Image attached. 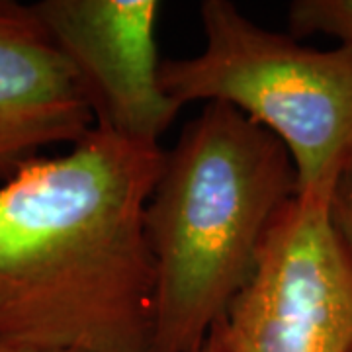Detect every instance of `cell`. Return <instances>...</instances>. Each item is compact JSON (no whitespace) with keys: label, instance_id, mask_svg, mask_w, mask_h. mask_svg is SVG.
<instances>
[{"label":"cell","instance_id":"6","mask_svg":"<svg viewBox=\"0 0 352 352\" xmlns=\"http://www.w3.org/2000/svg\"><path fill=\"white\" fill-rule=\"evenodd\" d=\"M94 127L92 100L34 6L0 0V182Z\"/></svg>","mask_w":352,"mask_h":352},{"label":"cell","instance_id":"7","mask_svg":"<svg viewBox=\"0 0 352 352\" xmlns=\"http://www.w3.org/2000/svg\"><path fill=\"white\" fill-rule=\"evenodd\" d=\"M294 38L327 34L352 47V0H296L288 10Z\"/></svg>","mask_w":352,"mask_h":352},{"label":"cell","instance_id":"1","mask_svg":"<svg viewBox=\"0 0 352 352\" xmlns=\"http://www.w3.org/2000/svg\"><path fill=\"white\" fill-rule=\"evenodd\" d=\"M161 145L96 126L0 182V342L153 352L155 266L145 210Z\"/></svg>","mask_w":352,"mask_h":352},{"label":"cell","instance_id":"3","mask_svg":"<svg viewBox=\"0 0 352 352\" xmlns=\"http://www.w3.org/2000/svg\"><path fill=\"white\" fill-rule=\"evenodd\" d=\"M200 18L206 45L188 59H164V92L180 108L233 106L286 147L298 194L333 188L352 151V47H305L227 0H204Z\"/></svg>","mask_w":352,"mask_h":352},{"label":"cell","instance_id":"2","mask_svg":"<svg viewBox=\"0 0 352 352\" xmlns=\"http://www.w3.org/2000/svg\"><path fill=\"white\" fill-rule=\"evenodd\" d=\"M296 196L286 147L233 106L204 104L173 151H164L145 210L155 266L153 352L204 346Z\"/></svg>","mask_w":352,"mask_h":352},{"label":"cell","instance_id":"9","mask_svg":"<svg viewBox=\"0 0 352 352\" xmlns=\"http://www.w3.org/2000/svg\"><path fill=\"white\" fill-rule=\"evenodd\" d=\"M196 352H229L227 346L223 344L221 337L217 335V331H212V335L208 337V340L204 342V346H200Z\"/></svg>","mask_w":352,"mask_h":352},{"label":"cell","instance_id":"8","mask_svg":"<svg viewBox=\"0 0 352 352\" xmlns=\"http://www.w3.org/2000/svg\"><path fill=\"white\" fill-rule=\"evenodd\" d=\"M329 217L352 263V151L335 178L329 196Z\"/></svg>","mask_w":352,"mask_h":352},{"label":"cell","instance_id":"5","mask_svg":"<svg viewBox=\"0 0 352 352\" xmlns=\"http://www.w3.org/2000/svg\"><path fill=\"white\" fill-rule=\"evenodd\" d=\"M88 92L96 126L159 145L182 110L161 87L157 0H41L32 4Z\"/></svg>","mask_w":352,"mask_h":352},{"label":"cell","instance_id":"4","mask_svg":"<svg viewBox=\"0 0 352 352\" xmlns=\"http://www.w3.org/2000/svg\"><path fill=\"white\" fill-rule=\"evenodd\" d=\"M329 196L298 194L278 214L254 274L214 329L229 352H352V263Z\"/></svg>","mask_w":352,"mask_h":352},{"label":"cell","instance_id":"10","mask_svg":"<svg viewBox=\"0 0 352 352\" xmlns=\"http://www.w3.org/2000/svg\"><path fill=\"white\" fill-rule=\"evenodd\" d=\"M0 352H61V351H41V349H25V346H12V344H2Z\"/></svg>","mask_w":352,"mask_h":352}]
</instances>
